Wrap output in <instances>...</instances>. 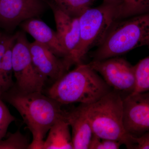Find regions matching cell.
<instances>
[{
    "instance_id": "7",
    "label": "cell",
    "mask_w": 149,
    "mask_h": 149,
    "mask_svg": "<svg viewBox=\"0 0 149 149\" xmlns=\"http://www.w3.org/2000/svg\"><path fill=\"white\" fill-rule=\"evenodd\" d=\"M88 64L116 91L130 92V94L134 90L136 82L134 66L125 59L117 56L93 60Z\"/></svg>"
},
{
    "instance_id": "4",
    "label": "cell",
    "mask_w": 149,
    "mask_h": 149,
    "mask_svg": "<svg viewBox=\"0 0 149 149\" xmlns=\"http://www.w3.org/2000/svg\"><path fill=\"white\" fill-rule=\"evenodd\" d=\"M82 104L93 134L101 139L120 141L127 148H133L130 134L124 127L123 99L119 93L111 91L95 102Z\"/></svg>"
},
{
    "instance_id": "13",
    "label": "cell",
    "mask_w": 149,
    "mask_h": 149,
    "mask_svg": "<svg viewBox=\"0 0 149 149\" xmlns=\"http://www.w3.org/2000/svg\"><path fill=\"white\" fill-rule=\"evenodd\" d=\"M21 24L22 28L31 35L35 41L47 46L56 56L62 58L63 59L65 58V52L56 33L45 22L34 17Z\"/></svg>"
},
{
    "instance_id": "25",
    "label": "cell",
    "mask_w": 149,
    "mask_h": 149,
    "mask_svg": "<svg viewBox=\"0 0 149 149\" xmlns=\"http://www.w3.org/2000/svg\"><path fill=\"white\" fill-rule=\"evenodd\" d=\"M2 34H1V33H0V38H1V36H2Z\"/></svg>"
},
{
    "instance_id": "5",
    "label": "cell",
    "mask_w": 149,
    "mask_h": 149,
    "mask_svg": "<svg viewBox=\"0 0 149 149\" xmlns=\"http://www.w3.org/2000/svg\"><path fill=\"white\" fill-rule=\"evenodd\" d=\"M119 3L103 2L90 8L79 17L80 40L71 58L72 65L82 63L91 48L97 47L117 19Z\"/></svg>"
},
{
    "instance_id": "24",
    "label": "cell",
    "mask_w": 149,
    "mask_h": 149,
    "mask_svg": "<svg viewBox=\"0 0 149 149\" xmlns=\"http://www.w3.org/2000/svg\"><path fill=\"white\" fill-rule=\"evenodd\" d=\"M93 2L97 1V0H92ZM103 2H107L117 3H120L121 0H102Z\"/></svg>"
},
{
    "instance_id": "8",
    "label": "cell",
    "mask_w": 149,
    "mask_h": 149,
    "mask_svg": "<svg viewBox=\"0 0 149 149\" xmlns=\"http://www.w3.org/2000/svg\"><path fill=\"white\" fill-rule=\"evenodd\" d=\"M123 123L126 132L139 136L149 130V92L129 94L123 99Z\"/></svg>"
},
{
    "instance_id": "22",
    "label": "cell",
    "mask_w": 149,
    "mask_h": 149,
    "mask_svg": "<svg viewBox=\"0 0 149 149\" xmlns=\"http://www.w3.org/2000/svg\"><path fill=\"white\" fill-rule=\"evenodd\" d=\"M130 137L133 145L132 149H149V130L139 136L130 135Z\"/></svg>"
},
{
    "instance_id": "1",
    "label": "cell",
    "mask_w": 149,
    "mask_h": 149,
    "mask_svg": "<svg viewBox=\"0 0 149 149\" xmlns=\"http://www.w3.org/2000/svg\"><path fill=\"white\" fill-rule=\"evenodd\" d=\"M1 97L17 111L32 133L28 149H44L46 134L56 121L64 117L61 104L42 92L21 93L14 86Z\"/></svg>"
},
{
    "instance_id": "17",
    "label": "cell",
    "mask_w": 149,
    "mask_h": 149,
    "mask_svg": "<svg viewBox=\"0 0 149 149\" xmlns=\"http://www.w3.org/2000/svg\"><path fill=\"white\" fill-rule=\"evenodd\" d=\"M135 87L131 95L149 92V56L134 66Z\"/></svg>"
},
{
    "instance_id": "12",
    "label": "cell",
    "mask_w": 149,
    "mask_h": 149,
    "mask_svg": "<svg viewBox=\"0 0 149 149\" xmlns=\"http://www.w3.org/2000/svg\"><path fill=\"white\" fill-rule=\"evenodd\" d=\"M64 117L72 130L73 149H89L93 132L82 104L70 111H64Z\"/></svg>"
},
{
    "instance_id": "21",
    "label": "cell",
    "mask_w": 149,
    "mask_h": 149,
    "mask_svg": "<svg viewBox=\"0 0 149 149\" xmlns=\"http://www.w3.org/2000/svg\"><path fill=\"white\" fill-rule=\"evenodd\" d=\"M122 145V143L120 141L101 139L93 134L89 149H118Z\"/></svg>"
},
{
    "instance_id": "20",
    "label": "cell",
    "mask_w": 149,
    "mask_h": 149,
    "mask_svg": "<svg viewBox=\"0 0 149 149\" xmlns=\"http://www.w3.org/2000/svg\"><path fill=\"white\" fill-rule=\"evenodd\" d=\"M15 120L0 96V140L6 137L9 126Z\"/></svg>"
},
{
    "instance_id": "14",
    "label": "cell",
    "mask_w": 149,
    "mask_h": 149,
    "mask_svg": "<svg viewBox=\"0 0 149 149\" xmlns=\"http://www.w3.org/2000/svg\"><path fill=\"white\" fill-rule=\"evenodd\" d=\"M70 128L64 117L56 121L48 132L43 149H74Z\"/></svg>"
},
{
    "instance_id": "19",
    "label": "cell",
    "mask_w": 149,
    "mask_h": 149,
    "mask_svg": "<svg viewBox=\"0 0 149 149\" xmlns=\"http://www.w3.org/2000/svg\"><path fill=\"white\" fill-rule=\"evenodd\" d=\"M29 144L27 137L17 130L9 133L5 140H0V149H28Z\"/></svg>"
},
{
    "instance_id": "6",
    "label": "cell",
    "mask_w": 149,
    "mask_h": 149,
    "mask_svg": "<svg viewBox=\"0 0 149 149\" xmlns=\"http://www.w3.org/2000/svg\"><path fill=\"white\" fill-rule=\"evenodd\" d=\"M29 43L24 33H17L12 51L16 88L23 93L42 92L47 79L37 72L33 65Z\"/></svg>"
},
{
    "instance_id": "15",
    "label": "cell",
    "mask_w": 149,
    "mask_h": 149,
    "mask_svg": "<svg viewBox=\"0 0 149 149\" xmlns=\"http://www.w3.org/2000/svg\"><path fill=\"white\" fill-rule=\"evenodd\" d=\"M15 38L16 35L14 39L11 41L7 49L0 69L1 97L4 93L7 92L14 86L13 80V70L12 59V51Z\"/></svg>"
},
{
    "instance_id": "23",
    "label": "cell",
    "mask_w": 149,
    "mask_h": 149,
    "mask_svg": "<svg viewBox=\"0 0 149 149\" xmlns=\"http://www.w3.org/2000/svg\"><path fill=\"white\" fill-rule=\"evenodd\" d=\"M15 35L12 36L2 35L0 38V69L3 58L7 49L11 41L14 39Z\"/></svg>"
},
{
    "instance_id": "11",
    "label": "cell",
    "mask_w": 149,
    "mask_h": 149,
    "mask_svg": "<svg viewBox=\"0 0 149 149\" xmlns=\"http://www.w3.org/2000/svg\"><path fill=\"white\" fill-rule=\"evenodd\" d=\"M29 50L35 69L45 79L56 81L69 70L63 59L58 58L45 45L35 41L29 43Z\"/></svg>"
},
{
    "instance_id": "10",
    "label": "cell",
    "mask_w": 149,
    "mask_h": 149,
    "mask_svg": "<svg viewBox=\"0 0 149 149\" xmlns=\"http://www.w3.org/2000/svg\"><path fill=\"white\" fill-rule=\"evenodd\" d=\"M53 12L56 33L58 40L65 52L63 60L68 68L72 66L71 58L79 42V17H72L65 13L55 2L49 3Z\"/></svg>"
},
{
    "instance_id": "16",
    "label": "cell",
    "mask_w": 149,
    "mask_h": 149,
    "mask_svg": "<svg viewBox=\"0 0 149 149\" xmlns=\"http://www.w3.org/2000/svg\"><path fill=\"white\" fill-rule=\"evenodd\" d=\"M149 13V0H121L117 19H123Z\"/></svg>"
},
{
    "instance_id": "3",
    "label": "cell",
    "mask_w": 149,
    "mask_h": 149,
    "mask_svg": "<svg viewBox=\"0 0 149 149\" xmlns=\"http://www.w3.org/2000/svg\"><path fill=\"white\" fill-rule=\"evenodd\" d=\"M149 45V13L116 20L92 54L94 60L119 56Z\"/></svg>"
},
{
    "instance_id": "9",
    "label": "cell",
    "mask_w": 149,
    "mask_h": 149,
    "mask_svg": "<svg viewBox=\"0 0 149 149\" xmlns=\"http://www.w3.org/2000/svg\"><path fill=\"white\" fill-rule=\"evenodd\" d=\"M45 9L42 0H0V25L12 29Z\"/></svg>"
},
{
    "instance_id": "2",
    "label": "cell",
    "mask_w": 149,
    "mask_h": 149,
    "mask_svg": "<svg viewBox=\"0 0 149 149\" xmlns=\"http://www.w3.org/2000/svg\"><path fill=\"white\" fill-rule=\"evenodd\" d=\"M111 91V88L88 64L77 65L56 80L48 91V96L62 104H89Z\"/></svg>"
},
{
    "instance_id": "18",
    "label": "cell",
    "mask_w": 149,
    "mask_h": 149,
    "mask_svg": "<svg viewBox=\"0 0 149 149\" xmlns=\"http://www.w3.org/2000/svg\"><path fill=\"white\" fill-rule=\"evenodd\" d=\"M59 8L70 16L79 17L91 7L92 0H54Z\"/></svg>"
}]
</instances>
